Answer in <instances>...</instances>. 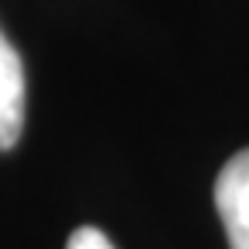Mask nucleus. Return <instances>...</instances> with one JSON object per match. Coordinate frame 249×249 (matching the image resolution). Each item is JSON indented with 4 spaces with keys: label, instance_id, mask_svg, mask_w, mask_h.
<instances>
[{
    "label": "nucleus",
    "instance_id": "1",
    "mask_svg": "<svg viewBox=\"0 0 249 249\" xmlns=\"http://www.w3.org/2000/svg\"><path fill=\"white\" fill-rule=\"evenodd\" d=\"M214 208L225 225L229 249H249V149L235 152L214 180Z\"/></svg>",
    "mask_w": 249,
    "mask_h": 249
},
{
    "label": "nucleus",
    "instance_id": "2",
    "mask_svg": "<svg viewBox=\"0 0 249 249\" xmlns=\"http://www.w3.org/2000/svg\"><path fill=\"white\" fill-rule=\"evenodd\" d=\"M24 128V66L11 38L0 31V152L18 145Z\"/></svg>",
    "mask_w": 249,
    "mask_h": 249
},
{
    "label": "nucleus",
    "instance_id": "3",
    "mask_svg": "<svg viewBox=\"0 0 249 249\" xmlns=\"http://www.w3.org/2000/svg\"><path fill=\"white\" fill-rule=\"evenodd\" d=\"M66 249H114V246H111V239H107L101 229L83 225V229H76V232L70 235Z\"/></svg>",
    "mask_w": 249,
    "mask_h": 249
}]
</instances>
